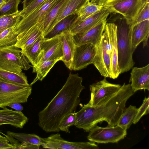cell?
I'll return each mask as SVG.
<instances>
[{
	"mask_svg": "<svg viewBox=\"0 0 149 149\" xmlns=\"http://www.w3.org/2000/svg\"><path fill=\"white\" fill-rule=\"evenodd\" d=\"M21 0H9L0 8V17L13 14L19 10L18 7Z\"/></svg>",
	"mask_w": 149,
	"mask_h": 149,
	"instance_id": "d6a6232c",
	"label": "cell"
},
{
	"mask_svg": "<svg viewBox=\"0 0 149 149\" xmlns=\"http://www.w3.org/2000/svg\"><path fill=\"white\" fill-rule=\"evenodd\" d=\"M121 86L109 82L106 77L90 85L91 98L87 104L91 106L100 105L106 102L118 91Z\"/></svg>",
	"mask_w": 149,
	"mask_h": 149,
	"instance_id": "ba28073f",
	"label": "cell"
},
{
	"mask_svg": "<svg viewBox=\"0 0 149 149\" xmlns=\"http://www.w3.org/2000/svg\"><path fill=\"white\" fill-rule=\"evenodd\" d=\"M149 20V0H147L145 5L140 11L137 16L130 27L133 25L146 20Z\"/></svg>",
	"mask_w": 149,
	"mask_h": 149,
	"instance_id": "d590c367",
	"label": "cell"
},
{
	"mask_svg": "<svg viewBox=\"0 0 149 149\" xmlns=\"http://www.w3.org/2000/svg\"><path fill=\"white\" fill-rule=\"evenodd\" d=\"M147 0H106L103 7L110 13L122 15L129 26L133 22Z\"/></svg>",
	"mask_w": 149,
	"mask_h": 149,
	"instance_id": "8992f818",
	"label": "cell"
},
{
	"mask_svg": "<svg viewBox=\"0 0 149 149\" xmlns=\"http://www.w3.org/2000/svg\"><path fill=\"white\" fill-rule=\"evenodd\" d=\"M77 17V14L69 15L59 22L52 30L44 37L50 38L59 34L62 31L69 29Z\"/></svg>",
	"mask_w": 149,
	"mask_h": 149,
	"instance_id": "4316f807",
	"label": "cell"
},
{
	"mask_svg": "<svg viewBox=\"0 0 149 149\" xmlns=\"http://www.w3.org/2000/svg\"><path fill=\"white\" fill-rule=\"evenodd\" d=\"M134 93L130 84L124 83L116 94L106 102L95 106L85 105L76 112L74 125L86 132H89L98 123L103 121L107 123L108 127L117 125L126 107V102Z\"/></svg>",
	"mask_w": 149,
	"mask_h": 149,
	"instance_id": "7a4b0ae2",
	"label": "cell"
},
{
	"mask_svg": "<svg viewBox=\"0 0 149 149\" xmlns=\"http://www.w3.org/2000/svg\"><path fill=\"white\" fill-rule=\"evenodd\" d=\"M21 49L15 45L0 47V69L19 73L33 67Z\"/></svg>",
	"mask_w": 149,
	"mask_h": 149,
	"instance_id": "277c9868",
	"label": "cell"
},
{
	"mask_svg": "<svg viewBox=\"0 0 149 149\" xmlns=\"http://www.w3.org/2000/svg\"><path fill=\"white\" fill-rule=\"evenodd\" d=\"M31 86H24L0 79V108H4L15 103L27 102L31 95Z\"/></svg>",
	"mask_w": 149,
	"mask_h": 149,
	"instance_id": "5b68a950",
	"label": "cell"
},
{
	"mask_svg": "<svg viewBox=\"0 0 149 149\" xmlns=\"http://www.w3.org/2000/svg\"><path fill=\"white\" fill-rule=\"evenodd\" d=\"M44 37L43 36L40 37L25 48L21 49L33 67L36 66L41 59V45Z\"/></svg>",
	"mask_w": 149,
	"mask_h": 149,
	"instance_id": "603a6c76",
	"label": "cell"
},
{
	"mask_svg": "<svg viewBox=\"0 0 149 149\" xmlns=\"http://www.w3.org/2000/svg\"><path fill=\"white\" fill-rule=\"evenodd\" d=\"M46 0H33L26 8L21 10V15L22 18L40 6Z\"/></svg>",
	"mask_w": 149,
	"mask_h": 149,
	"instance_id": "74e56055",
	"label": "cell"
},
{
	"mask_svg": "<svg viewBox=\"0 0 149 149\" xmlns=\"http://www.w3.org/2000/svg\"><path fill=\"white\" fill-rule=\"evenodd\" d=\"M28 120V118L22 111H14L6 107L0 109V126L8 124L22 128Z\"/></svg>",
	"mask_w": 149,
	"mask_h": 149,
	"instance_id": "ffe728a7",
	"label": "cell"
},
{
	"mask_svg": "<svg viewBox=\"0 0 149 149\" xmlns=\"http://www.w3.org/2000/svg\"><path fill=\"white\" fill-rule=\"evenodd\" d=\"M21 10L0 17V33L7 29L15 26L22 19Z\"/></svg>",
	"mask_w": 149,
	"mask_h": 149,
	"instance_id": "f546056e",
	"label": "cell"
},
{
	"mask_svg": "<svg viewBox=\"0 0 149 149\" xmlns=\"http://www.w3.org/2000/svg\"><path fill=\"white\" fill-rule=\"evenodd\" d=\"M59 59L47 60L39 63L36 66L33 67V72H36V78L29 85L31 86L38 80L42 81L45 77L55 63Z\"/></svg>",
	"mask_w": 149,
	"mask_h": 149,
	"instance_id": "484cf974",
	"label": "cell"
},
{
	"mask_svg": "<svg viewBox=\"0 0 149 149\" xmlns=\"http://www.w3.org/2000/svg\"><path fill=\"white\" fill-rule=\"evenodd\" d=\"M129 82L133 91L144 89L149 91V64L141 68H132Z\"/></svg>",
	"mask_w": 149,
	"mask_h": 149,
	"instance_id": "e0dca14e",
	"label": "cell"
},
{
	"mask_svg": "<svg viewBox=\"0 0 149 149\" xmlns=\"http://www.w3.org/2000/svg\"><path fill=\"white\" fill-rule=\"evenodd\" d=\"M149 97H145L141 107L137 109V113L133 123L136 124L144 115L148 114L149 110Z\"/></svg>",
	"mask_w": 149,
	"mask_h": 149,
	"instance_id": "8d00e7d4",
	"label": "cell"
},
{
	"mask_svg": "<svg viewBox=\"0 0 149 149\" xmlns=\"http://www.w3.org/2000/svg\"><path fill=\"white\" fill-rule=\"evenodd\" d=\"M117 26L118 64L120 74L129 71L134 66V51L132 45L131 28L127 24Z\"/></svg>",
	"mask_w": 149,
	"mask_h": 149,
	"instance_id": "3957f363",
	"label": "cell"
},
{
	"mask_svg": "<svg viewBox=\"0 0 149 149\" xmlns=\"http://www.w3.org/2000/svg\"><path fill=\"white\" fill-rule=\"evenodd\" d=\"M0 79L16 84L29 86L26 76L22 72L16 73L0 69Z\"/></svg>",
	"mask_w": 149,
	"mask_h": 149,
	"instance_id": "d4e9b609",
	"label": "cell"
},
{
	"mask_svg": "<svg viewBox=\"0 0 149 149\" xmlns=\"http://www.w3.org/2000/svg\"><path fill=\"white\" fill-rule=\"evenodd\" d=\"M7 134L12 136L21 143H25L39 147L43 142V138L34 134L16 133L8 131Z\"/></svg>",
	"mask_w": 149,
	"mask_h": 149,
	"instance_id": "83f0119b",
	"label": "cell"
},
{
	"mask_svg": "<svg viewBox=\"0 0 149 149\" xmlns=\"http://www.w3.org/2000/svg\"><path fill=\"white\" fill-rule=\"evenodd\" d=\"M76 119L75 112L71 113L65 117L61 122L59 125L60 130L70 133L69 128L74 124Z\"/></svg>",
	"mask_w": 149,
	"mask_h": 149,
	"instance_id": "836d02e7",
	"label": "cell"
},
{
	"mask_svg": "<svg viewBox=\"0 0 149 149\" xmlns=\"http://www.w3.org/2000/svg\"><path fill=\"white\" fill-rule=\"evenodd\" d=\"M56 0H46L37 8L22 19L14 26V32L17 36L29 30L47 13Z\"/></svg>",
	"mask_w": 149,
	"mask_h": 149,
	"instance_id": "30bf717a",
	"label": "cell"
},
{
	"mask_svg": "<svg viewBox=\"0 0 149 149\" xmlns=\"http://www.w3.org/2000/svg\"><path fill=\"white\" fill-rule=\"evenodd\" d=\"M6 2L4 0H0V8Z\"/></svg>",
	"mask_w": 149,
	"mask_h": 149,
	"instance_id": "7bdbcfd3",
	"label": "cell"
},
{
	"mask_svg": "<svg viewBox=\"0 0 149 149\" xmlns=\"http://www.w3.org/2000/svg\"><path fill=\"white\" fill-rule=\"evenodd\" d=\"M66 0H56L40 19L42 23V32L44 37L48 33L51 24L56 18L61 6Z\"/></svg>",
	"mask_w": 149,
	"mask_h": 149,
	"instance_id": "cb8c5ba5",
	"label": "cell"
},
{
	"mask_svg": "<svg viewBox=\"0 0 149 149\" xmlns=\"http://www.w3.org/2000/svg\"><path fill=\"white\" fill-rule=\"evenodd\" d=\"M41 51L42 57L39 63L47 60L59 59L61 61L63 52L60 33L50 38L44 37L41 42Z\"/></svg>",
	"mask_w": 149,
	"mask_h": 149,
	"instance_id": "5bb4252c",
	"label": "cell"
},
{
	"mask_svg": "<svg viewBox=\"0 0 149 149\" xmlns=\"http://www.w3.org/2000/svg\"><path fill=\"white\" fill-rule=\"evenodd\" d=\"M63 43V56L61 60L66 66L72 70V63L76 44L73 35L69 29L60 33Z\"/></svg>",
	"mask_w": 149,
	"mask_h": 149,
	"instance_id": "d6986e66",
	"label": "cell"
},
{
	"mask_svg": "<svg viewBox=\"0 0 149 149\" xmlns=\"http://www.w3.org/2000/svg\"><path fill=\"white\" fill-rule=\"evenodd\" d=\"M5 0L6 2H7V1H8L9 0Z\"/></svg>",
	"mask_w": 149,
	"mask_h": 149,
	"instance_id": "f6af8a7d",
	"label": "cell"
},
{
	"mask_svg": "<svg viewBox=\"0 0 149 149\" xmlns=\"http://www.w3.org/2000/svg\"><path fill=\"white\" fill-rule=\"evenodd\" d=\"M6 138L9 142L13 146L12 149H38L39 147L38 146L29 144L25 143H20L17 139L9 135L5 134L3 133Z\"/></svg>",
	"mask_w": 149,
	"mask_h": 149,
	"instance_id": "e575fe53",
	"label": "cell"
},
{
	"mask_svg": "<svg viewBox=\"0 0 149 149\" xmlns=\"http://www.w3.org/2000/svg\"><path fill=\"white\" fill-rule=\"evenodd\" d=\"M127 130L118 125L105 127L97 125L90 131L87 138L90 141L97 143H116L126 136Z\"/></svg>",
	"mask_w": 149,
	"mask_h": 149,
	"instance_id": "52a82bcc",
	"label": "cell"
},
{
	"mask_svg": "<svg viewBox=\"0 0 149 149\" xmlns=\"http://www.w3.org/2000/svg\"><path fill=\"white\" fill-rule=\"evenodd\" d=\"M33 0H24L22 3L23 4V9L26 8Z\"/></svg>",
	"mask_w": 149,
	"mask_h": 149,
	"instance_id": "b9f144b4",
	"label": "cell"
},
{
	"mask_svg": "<svg viewBox=\"0 0 149 149\" xmlns=\"http://www.w3.org/2000/svg\"><path fill=\"white\" fill-rule=\"evenodd\" d=\"M0 133H1L2 134L3 133H2L0 131V136H1V135L0 134Z\"/></svg>",
	"mask_w": 149,
	"mask_h": 149,
	"instance_id": "ee69618b",
	"label": "cell"
},
{
	"mask_svg": "<svg viewBox=\"0 0 149 149\" xmlns=\"http://www.w3.org/2000/svg\"><path fill=\"white\" fill-rule=\"evenodd\" d=\"M14 26L8 28L0 33V47L15 45L17 35L13 31Z\"/></svg>",
	"mask_w": 149,
	"mask_h": 149,
	"instance_id": "4dcf8cb0",
	"label": "cell"
},
{
	"mask_svg": "<svg viewBox=\"0 0 149 149\" xmlns=\"http://www.w3.org/2000/svg\"><path fill=\"white\" fill-rule=\"evenodd\" d=\"M132 30V45L134 52L137 46L149 36V20H146L130 27Z\"/></svg>",
	"mask_w": 149,
	"mask_h": 149,
	"instance_id": "7402d4cb",
	"label": "cell"
},
{
	"mask_svg": "<svg viewBox=\"0 0 149 149\" xmlns=\"http://www.w3.org/2000/svg\"><path fill=\"white\" fill-rule=\"evenodd\" d=\"M42 29V23L39 20L26 32L17 36L15 45L21 49L25 48L40 37L43 36Z\"/></svg>",
	"mask_w": 149,
	"mask_h": 149,
	"instance_id": "44dd1931",
	"label": "cell"
},
{
	"mask_svg": "<svg viewBox=\"0 0 149 149\" xmlns=\"http://www.w3.org/2000/svg\"><path fill=\"white\" fill-rule=\"evenodd\" d=\"M83 78L70 72L61 89L38 114V124L47 132H58L60 123L68 114L75 112L80 102V94L85 87Z\"/></svg>",
	"mask_w": 149,
	"mask_h": 149,
	"instance_id": "6da1fadb",
	"label": "cell"
},
{
	"mask_svg": "<svg viewBox=\"0 0 149 149\" xmlns=\"http://www.w3.org/2000/svg\"><path fill=\"white\" fill-rule=\"evenodd\" d=\"M41 145L43 148L53 149H98L95 143L73 142L66 141L57 133L52 134L46 138H43Z\"/></svg>",
	"mask_w": 149,
	"mask_h": 149,
	"instance_id": "8fae6325",
	"label": "cell"
},
{
	"mask_svg": "<svg viewBox=\"0 0 149 149\" xmlns=\"http://www.w3.org/2000/svg\"><path fill=\"white\" fill-rule=\"evenodd\" d=\"M103 7L92 4L88 1L77 13V17L76 21H82L101 9Z\"/></svg>",
	"mask_w": 149,
	"mask_h": 149,
	"instance_id": "1f68e13d",
	"label": "cell"
},
{
	"mask_svg": "<svg viewBox=\"0 0 149 149\" xmlns=\"http://www.w3.org/2000/svg\"><path fill=\"white\" fill-rule=\"evenodd\" d=\"M138 109L136 106L130 105L125 109L117 125L123 128L129 129L133 123L136 114Z\"/></svg>",
	"mask_w": 149,
	"mask_h": 149,
	"instance_id": "f1b7e54d",
	"label": "cell"
},
{
	"mask_svg": "<svg viewBox=\"0 0 149 149\" xmlns=\"http://www.w3.org/2000/svg\"><path fill=\"white\" fill-rule=\"evenodd\" d=\"M107 21V18L104 19L86 33L73 36L76 45L91 43L96 46L101 38Z\"/></svg>",
	"mask_w": 149,
	"mask_h": 149,
	"instance_id": "2e32d148",
	"label": "cell"
},
{
	"mask_svg": "<svg viewBox=\"0 0 149 149\" xmlns=\"http://www.w3.org/2000/svg\"><path fill=\"white\" fill-rule=\"evenodd\" d=\"M117 25L113 23L106 24L104 32L106 35L110 51L111 64V78L116 79L120 74L118 64L117 40Z\"/></svg>",
	"mask_w": 149,
	"mask_h": 149,
	"instance_id": "7c38bea8",
	"label": "cell"
},
{
	"mask_svg": "<svg viewBox=\"0 0 149 149\" xmlns=\"http://www.w3.org/2000/svg\"><path fill=\"white\" fill-rule=\"evenodd\" d=\"M106 0H90L91 3L94 5L103 7Z\"/></svg>",
	"mask_w": 149,
	"mask_h": 149,
	"instance_id": "60d3db41",
	"label": "cell"
},
{
	"mask_svg": "<svg viewBox=\"0 0 149 149\" xmlns=\"http://www.w3.org/2000/svg\"><path fill=\"white\" fill-rule=\"evenodd\" d=\"M5 137L0 136V149H12L13 146Z\"/></svg>",
	"mask_w": 149,
	"mask_h": 149,
	"instance_id": "f35d334b",
	"label": "cell"
},
{
	"mask_svg": "<svg viewBox=\"0 0 149 149\" xmlns=\"http://www.w3.org/2000/svg\"><path fill=\"white\" fill-rule=\"evenodd\" d=\"M96 51L92 64L101 75L104 77H111V64L110 51L105 33L95 46Z\"/></svg>",
	"mask_w": 149,
	"mask_h": 149,
	"instance_id": "9c48e42d",
	"label": "cell"
},
{
	"mask_svg": "<svg viewBox=\"0 0 149 149\" xmlns=\"http://www.w3.org/2000/svg\"><path fill=\"white\" fill-rule=\"evenodd\" d=\"M90 0H66L61 7L58 14L51 24L49 33L61 19L69 15L77 14Z\"/></svg>",
	"mask_w": 149,
	"mask_h": 149,
	"instance_id": "ac0fdd59",
	"label": "cell"
},
{
	"mask_svg": "<svg viewBox=\"0 0 149 149\" xmlns=\"http://www.w3.org/2000/svg\"><path fill=\"white\" fill-rule=\"evenodd\" d=\"M8 107L15 110L16 111L20 112L22 111L24 109V107L21 103L18 102L13 103Z\"/></svg>",
	"mask_w": 149,
	"mask_h": 149,
	"instance_id": "ab89813d",
	"label": "cell"
},
{
	"mask_svg": "<svg viewBox=\"0 0 149 149\" xmlns=\"http://www.w3.org/2000/svg\"><path fill=\"white\" fill-rule=\"evenodd\" d=\"M110 13L108 9L103 7L85 19L81 21H75L70 27L69 30L73 36L82 34L95 26L102 20L107 18Z\"/></svg>",
	"mask_w": 149,
	"mask_h": 149,
	"instance_id": "9a60e30c",
	"label": "cell"
},
{
	"mask_svg": "<svg viewBox=\"0 0 149 149\" xmlns=\"http://www.w3.org/2000/svg\"><path fill=\"white\" fill-rule=\"evenodd\" d=\"M95 46L86 43L76 45L72 63V70H79L92 64L95 54Z\"/></svg>",
	"mask_w": 149,
	"mask_h": 149,
	"instance_id": "4fadbf2b",
	"label": "cell"
}]
</instances>
